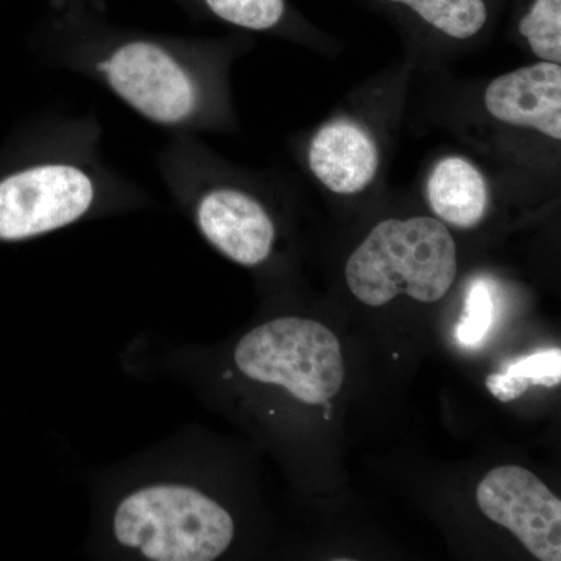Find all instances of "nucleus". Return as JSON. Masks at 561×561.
<instances>
[{
  "label": "nucleus",
  "instance_id": "8",
  "mask_svg": "<svg viewBox=\"0 0 561 561\" xmlns=\"http://www.w3.org/2000/svg\"><path fill=\"white\" fill-rule=\"evenodd\" d=\"M483 101L491 117L502 124L561 139L559 62L541 61L497 77L486 88Z\"/></svg>",
  "mask_w": 561,
  "mask_h": 561
},
{
  "label": "nucleus",
  "instance_id": "11",
  "mask_svg": "<svg viewBox=\"0 0 561 561\" xmlns=\"http://www.w3.org/2000/svg\"><path fill=\"white\" fill-rule=\"evenodd\" d=\"M405 3L427 24L457 39L478 35L486 22L483 0H390Z\"/></svg>",
  "mask_w": 561,
  "mask_h": 561
},
{
  "label": "nucleus",
  "instance_id": "15",
  "mask_svg": "<svg viewBox=\"0 0 561 561\" xmlns=\"http://www.w3.org/2000/svg\"><path fill=\"white\" fill-rule=\"evenodd\" d=\"M508 375L523 379L529 386L556 387L561 382L560 348L537 351L522 357L507 368Z\"/></svg>",
  "mask_w": 561,
  "mask_h": 561
},
{
  "label": "nucleus",
  "instance_id": "14",
  "mask_svg": "<svg viewBox=\"0 0 561 561\" xmlns=\"http://www.w3.org/2000/svg\"><path fill=\"white\" fill-rule=\"evenodd\" d=\"M493 294L485 279L472 280L467 294V306L460 323L456 328V337L460 345L478 346L493 327Z\"/></svg>",
  "mask_w": 561,
  "mask_h": 561
},
{
  "label": "nucleus",
  "instance_id": "1",
  "mask_svg": "<svg viewBox=\"0 0 561 561\" xmlns=\"http://www.w3.org/2000/svg\"><path fill=\"white\" fill-rule=\"evenodd\" d=\"M219 502L181 482L149 483L122 497L111 515L121 548L150 561H213L234 540Z\"/></svg>",
  "mask_w": 561,
  "mask_h": 561
},
{
  "label": "nucleus",
  "instance_id": "12",
  "mask_svg": "<svg viewBox=\"0 0 561 561\" xmlns=\"http://www.w3.org/2000/svg\"><path fill=\"white\" fill-rule=\"evenodd\" d=\"M519 33L542 61H561V0H535L519 22Z\"/></svg>",
  "mask_w": 561,
  "mask_h": 561
},
{
  "label": "nucleus",
  "instance_id": "16",
  "mask_svg": "<svg viewBox=\"0 0 561 561\" xmlns=\"http://www.w3.org/2000/svg\"><path fill=\"white\" fill-rule=\"evenodd\" d=\"M486 389L494 398L502 402H511L522 398L527 390H529V383L524 382L523 379L515 378V376L505 373H496V375H490L485 381Z\"/></svg>",
  "mask_w": 561,
  "mask_h": 561
},
{
  "label": "nucleus",
  "instance_id": "3",
  "mask_svg": "<svg viewBox=\"0 0 561 561\" xmlns=\"http://www.w3.org/2000/svg\"><path fill=\"white\" fill-rule=\"evenodd\" d=\"M238 370L251 381L279 386L306 404H324L341 391V343L319 321L283 317L254 328L234 350Z\"/></svg>",
  "mask_w": 561,
  "mask_h": 561
},
{
  "label": "nucleus",
  "instance_id": "13",
  "mask_svg": "<svg viewBox=\"0 0 561 561\" xmlns=\"http://www.w3.org/2000/svg\"><path fill=\"white\" fill-rule=\"evenodd\" d=\"M205 3L220 20L250 31H267L284 16V0H205Z\"/></svg>",
  "mask_w": 561,
  "mask_h": 561
},
{
  "label": "nucleus",
  "instance_id": "7",
  "mask_svg": "<svg viewBox=\"0 0 561 561\" xmlns=\"http://www.w3.org/2000/svg\"><path fill=\"white\" fill-rule=\"evenodd\" d=\"M195 219L206 241L228 260L254 267L271 256L275 225L267 210L249 194L210 191L198 202Z\"/></svg>",
  "mask_w": 561,
  "mask_h": 561
},
{
  "label": "nucleus",
  "instance_id": "6",
  "mask_svg": "<svg viewBox=\"0 0 561 561\" xmlns=\"http://www.w3.org/2000/svg\"><path fill=\"white\" fill-rule=\"evenodd\" d=\"M476 497L483 515L515 534L531 556L561 560V501L537 476L512 465L494 468Z\"/></svg>",
  "mask_w": 561,
  "mask_h": 561
},
{
  "label": "nucleus",
  "instance_id": "2",
  "mask_svg": "<svg viewBox=\"0 0 561 561\" xmlns=\"http://www.w3.org/2000/svg\"><path fill=\"white\" fill-rule=\"evenodd\" d=\"M456 275V242L445 224L432 217L381 221L345 268L351 294L371 308L401 294L421 302L442 300Z\"/></svg>",
  "mask_w": 561,
  "mask_h": 561
},
{
  "label": "nucleus",
  "instance_id": "10",
  "mask_svg": "<svg viewBox=\"0 0 561 561\" xmlns=\"http://www.w3.org/2000/svg\"><path fill=\"white\" fill-rule=\"evenodd\" d=\"M427 201L435 216L457 228H472L489 208V187L481 171L460 157L438 162L427 181Z\"/></svg>",
  "mask_w": 561,
  "mask_h": 561
},
{
  "label": "nucleus",
  "instance_id": "4",
  "mask_svg": "<svg viewBox=\"0 0 561 561\" xmlns=\"http://www.w3.org/2000/svg\"><path fill=\"white\" fill-rule=\"evenodd\" d=\"M91 176L69 164L24 169L0 181V239L24 241L81 219L94 202Z\"/></svg>",
  "mask_w": 561,
  "mask_h": 561
},
{
  "label": "nucleus",
  "instance_id": "9",
  "mask_svg": "<svg viewBox=\"0 0 561 561\" xmlns=\"http://www.w3.org/2000/svg\"><path fill=\"white\" fill-rule=\"evenodd\" d=\"M308 158L316 179L341 195L364 191L379 169L375 140L364 128L348 121L324 125L313 136Z\"/></svg>",
  "mask_w": 561,
  "mask_h": 561
},
{
  "label": "nucleus",
  "instance_id": "5",
  "mask_svg": "<svg viewBox=\"0 0 561 561\" xmlns=\"http://www.w3.org/2000/svg\"><path fill=\"white\" fill-rule=\"evenodd\" d=\"M101 70L111 90L158 124H183L197 111V84L158 44H122L102 62Z\"/></svg>",
  "mask_w": 561,
  "mask_h": 561
}]
</instances>
